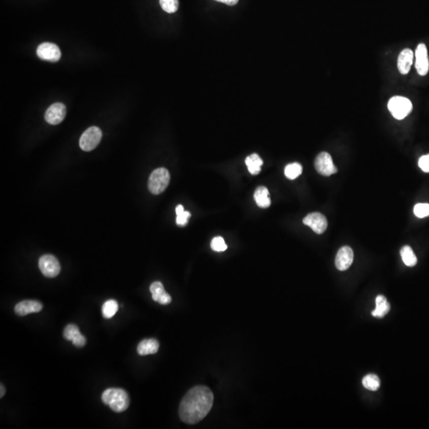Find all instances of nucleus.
Instances as JSON below:
<instances>
[{
  "instance_id": "obj_1",
  "label": "nucleus",
  "mask_w": 429,
  "mask_h": 429,
  "mask_svg": "<svg viewBox=\"0 0 429 429\" xmlns=\"http://www.w3.org/2000/svg\"><path fill=\"white\" fill-rule=\"evenodd\" d=\"M213 402V393L209 388L205 385L195 386L181 400L180 418L186 424H197L211 411Z\"/></svg>"
},
{
  "instance_id": "obj_2",
  "label": "nucleus",
  "mask_w": 429,
  "mask_h": 429,
  "mask_svg": "<svg viewBox=\"0 0 429 429\" xmlns=\"http://www.w3.org/2000/svg\"><path fill=\"white\" fill-rule=\"evenodd\" d=\"M103 402L115 413H122L130 406V398L124 389L109 388L103 393Z\"/></svg>"
},
{
  "instance_id": "obj_3",
  "label": "nucleus",
  "mask_w": 429,
  "mask_h": 429,
  "mask_svg": "<svg viewBox=\"0 0 429 429\" xmlns=\"http://www.w3.org/2000/svg\"><path fill=\"white\" fill-rule=\"evenodd\" d=\"M170 181V173L167 169H157L150 174L148 183L149 190L154 195H159L167 189Z\"/></svg>"
},
{
  "instance_id": "obj_4",
  "label": "nucleus",
  "mask_w": 429,
  "mask_h": 429,
  "mask_svg": "<svg viewBox=\"0 0 429 429\" xmlns=\"http://www.w3.org/2000/svg\"><path fill=\"white\" fill-rule=\"evenodd\" d=\"M388 109L395 119L402 120L412 112L413 104L406 97L393 96L388 103Z\"/></svg>"
},
{
  "instance_id": "obj_5",
  "label": "nucleus",
  "mask_w": 429,
  "mask_h": 429,
  "mask_svg": "<svg viewBox=\"0 0 429 429\" xmlns=\"http://www.w3.org/2000/svg\"><path fill=\"white\" fill-rule=\"evenodd\" d=\"M102 139V131L97 126H91L83 133L80 139V146L84 151L94 150Z\"/></svg>"
},
{
  "instance_id": "obj_6",
  "label": "nucleus",
  "mask_w": 429,
  "mask_h": 429,
  "mask_svg": "<svg viewBox=\"0 0 429 429\" xmlns=\"http://www.w3.org/2000/svg\"><path fill=\"white\" fill-rule=\"evenodd\" d=\"M39 269L46 278H55L60 272V265L57 257L52 254H45L39 259Z\"/></svg>"
},
{
  "instance_id": "obj_7",
  "label": "nucleus",
  "mask_w": 429,
  "mask_h": 429,
  "mask_svg": "<svg viewBox=\"0 0 429 429\" xmlns=\"http://www.w3.org/2000/svg\"><path fill=\"white\" fill-rule=\"evenodd\" d=\"M315 167L319 174L323 176H331L337 173L332 156L327 152H322L316 157Z\"/></svg>"
},
{
  "instance_id": "obj_8",
  "label": "nucleus",
  "mask_w": 429,
  "mask_h": 429,
  "mask_svg": "<svg viewBox=\"0 0 429 429\" xmlns=\"http://www.w3.org/2000/svg\"><path fill=\"white\" fill-rule=\"evenodd\" d=\"M37 55L42 60L51 62H57L61 57V53L58 46L50 42H44L41 44L37 50Z\"/></svg>"
},
{
  "instance_id": "obj_9",
  "label": "nucleus",
  "mask_w": 429,
  "mask_h": 429,
  "mask_svg": "<svg viewBox=\"0 0 429 429\" xmlns=\"http://www.w3.org/2000/svg\"><path fill=\"white\" fill-rule=\"evenodd\" d=\"M304 224L307 225L316 234H323L327 227V221L325 216L319 212L309 214L303 219Z\"/></svg>"
},
{
  "instance_id": "obj_10",
  "label": "nucleus",
  "mask_w": 429,
  "mask_h": 429,
  "mask_svg": "<svg viewBox=\"0 0 429 429\" xmlns=\"http://www.w3.org/2000/svg\"><path fill=\"white\" fill-rule=\"evenodd\" d=\"M415 56L416 71L419 75L422 77L427 75L429 70V59L427 47L424 43H420L417 46Z\"/></svg>"
},
{
  "instance_id": "obj_11",
  "label": "nucleus",
  "mask_w": 429,
  "mask_h": 429,
  "mask_svg": "<svg viewBox=\"0 0 429 429\" xmlns=\"http://www.w3.org/2000/svg\"><path fill=\"white\" fill-rule=\"evenodd\" d=\"M65 115L66 107L63 104L56 103L48 108L45 119L50 124L57 125L64 120Z\"/></svg>"
},
{
  "instance_id": "obj_12",
  "label": "nucleus",
  "mask_w": 429,
  "mask_h": 429,
  "mask_svg": "<svg viewBox=\"0 0 429 429\" xmlns=\"http://www.w3.org/2000/svg\"><path fill=\"white\" fill-rule=\"evenodd\" d=\"M354 260V252L349 247H343L340 249L336 257V268L339 271H347L350 268Z\"/></svg>"
},
{
  "instance_id": "obj_13",
  "label": "nucleus",
  "mask_w": 429,
  "mask_h": 429,
  "mask_svg": "<svg viewBox=\"0 0 429 429\" xmlns=\"http://www.w3.org/2000/svg\"><path fill=\"white\" fill-rule=\"evenodd\" d=\"M63 336L66 340L73 342V344L75 347H82L86 344L85 337L80 333L79 327L73 323H70L64 327Z\"/></svg>"
},
{
  "instance_id": "obj_14",
  "label": "nucleus",
  "mask_w": 429,
  "mask_h": 429,
  "mask_svg": "<svg viewBox=\"0 0 429 429\" xmlns=\"http://www.w3.org/2000/svg\"><path fill=\"white\" fill-rule=\"evenodd\" d=\"M150 291L154 302H158L160 305H162L171 303V296L166 291L162 283L160 281L153 282L150 286Z\"/></svg>"
},
{
  "instance_id": "obj_15",
  "label": "nucleus",
  "mask_w": 429,
  "mask_h": 429,
  "mask_svg": "<svg viewBox=\"0 0 429 429\" xmlns=\"http://www.w3.org/2000/svg\"><path fill=\"white\" fill-rule=\"evenodd\" d=\"M43 305L37 301H22L17 304L15 307V312L18 316H24L30 313H37L42 311Z\"/></svg>"
},
{
  "instance_id": "obj_16",
  "label": "nucleus",
  "mask_w": 429,
  "mask_h": 429,
  "mask_svg": "<svg viewBox=\"0 0 429 429\" xmlns=\"http://www.w3.org/2000/svg\"><path fill=\"white\" fill-rule=\"evenodd\" d=\"M413 57H414V54H413V50L408 48L402 50L398 56V70L403 75H406L410 71L413 63Z\"/></svg>"
},
{
  "instance_id": "obj_17",
  "label": "nucleus",
  "mask_w": 429,
  "mask_h": 429,
  "mask_svg": "<svg viewBox=\"0 0 429 429\" xmlns=\"http://www.w3.org/2000/svg\"><path fill=\"white\" fill-rule=\"evenodd\" d=\"M159 346L158 341L155 339L143 340L138 345L137 351L142 356L156 354L158 351Z\"/></svg>"
},
{
  "instance_id": "obj_18",
  "label": "nucleus",
  "mask_w": 429,
  "mask_h": 429,
  "mask_svg": "<svg viewBox=\"0 0 429 429\" xmlns=\"http://www.w3.org/2000/svg\"><path fill=\"white\" fill-rule=\"evenodd\" d=\"M376 309L372 312V316L377 318H382L388 314L390 309V305L388 302L387 299L382 295L377 296Z\"/></svg>"
},
{
  "instance_id": "obj_19",
  "label": "nucleus",
  "mask_w": 429,
  "mask_h": 429,
  "mask_svg": "<svg viewBox=\"0 0 429 429\" xmlns=\"http://www.w3.org/2000/svg\"><path fill=\"white\" fill-rule=\"evenodd\" d=\"M257 206L267 208L271 206V201L269 197V191L266 187L260 186L256 189L254 195Z\"/></svg>"
},
{
  "instance_id": "obj_20",
  "label": "nucleus",
  "mask_w": 429,
  "mask_h": 429,
  "mask_svg": "<svg viewBox=\"0 0 429 429\" xmlns=\"http://www.w3.org/2000/svg\"><path fill=\"white\" fill-rule=\"evenodd\" d=\"M246 164L249 172L253 175H257L261 172V167L263 164L262 160L257 154H253L246 158Z\"/></svg>"
},
{
  "instance_id": "obj_21",
  "label": "nucleus",
  "mask_w": 429,
  "mask_h": 429,
  "mask_svg": "<svg viewBox=\"0 0 429 429\" xmlns=\"http://www.w3.org/2000/svg\"><path fill=\"white\" fill-rule=\"evenodd\" d=\"M401 256H402L404 263L407 267H414L417 263V258H416V255L413 252V249L409 246H405V247H402V250H401Z\"/></svg>"
},
{
  "instance_id": "obj_22",
  "label": "nucleus",
  "mask_w": 429,
  "mask_h": 429,
  "mask_svg": "<svg viewBox=\"0 0 429 429\" xmlns=\"http://www.w3.org/2000/svg\"><path fill=\"white\" fill-rule=\"evenodd\" d=\"M118 309H119V305L117 302L115 300H108L103 305V316L106 319H111L116 314Z\"/></svg>"
},
{
  "instance_id": "obj_23",
  "label": "nucleus",
  "mask_w": 429,
  "mask_h": 429,
  "mask_svg": "<svg viewBox=\"0 0 429 429\" xmlns=\"http://www.w3.org/2000/svg\"><path fill=\"white\" fill-rule=\"evenodd\" d=\"M302 164L299 163H291V164H287L285 168V175L287 178L290 180L296 179V177H299L302 174Z\"/></svg>"
},
{
  "instance_id": "obj_24",
  "label": "nucleus",
  "mask_w": 429,
  "mask_h": 429,
  "mask_svg": "<svg viewBox=\"0 0 429 429\" xmlns=\"http://www.w3.org/2000/svg\"><path fill=\"white\" fill-rule=\"evenodd\" d=\"M362 385L366 389L371 391H376L381 385L379 378L375 375H368L362 379Z\"/></svg>"
},
{
  "instance_id": "obj_25",
  "label": "nucleus",
  "mask_w": 429,
  "mask_h": 429,
  "mask_svg": "<svg viewBox=\"0 0 429 429\" xmlns=\"http://www.w3.org/2000/svg\"><path fill=\"white\" fill-rule=\"evenodd\" d=\"M161 8L167 13H175L179 7L178 0H160Z\"/></svg>"
},
{
  "instance_id": "obj_26",
  "label": "nucleus",
  "mask_w": 429,
  "mask_h": 429,
  "mask_svg": "<svg viewBox=\"0 0 429 429\" xmlns=\"http://www.w3.org/2000/svg\"><path fill=\"white\" fill-rule=\"evenodd\" d=\"M211 247L214 251H216V252H223L227 249V246L221 236L214 238L211 243Z\"/></svg>"
},
{
  "instance_id": "obj_27",
  "label": "nucleus",
  "mask_w": 429,
  "mask_h": 429,
  "mask_svg": "<svg viewBox=\"0 0 429 429\" xmlns=\"http://www.w3.org/2000/svg\"><path fill=\"white\" fill-rule=\"evenodd\" d=\"M413 212L416 217H427L429 216V204H417L415 205Z\"/></svg>"
},
{
  "instance_id": "obj_28",
  "label": "nucleus",
  "mask_w": 429,
  "mask_h": 429,
  "mask_svg": "<svg viewBox=\"0 0 429 429\" xmlns=\"http://www.w3.org/2000/svg\"><path fill=\"white\" fill-rule=\"evenodd\" d=\"M190 216H191V214H190L189 212H186V211H184L181 213L177 214L176 223H177V225H179V226H185L187 223H188V220Z\"/></svg>"
},
{
  "instance_id": "obj_29",
  "label": "nucleus",
  "mask_w": 429,
  "mask_h": 429,
  "mask_svg": "<svg viewBox=\"0 0 429 429\" xmlns=\"http://www.w3.org/2000/svg\"><path fill=\"white\" fill-rule=\"evenodd\" d=\"M419 167L425 173H429V154L422 156L418 161Z\"/></svg>"
},
{
  "instance_id": "obj_30",
  "label": "nucleus",
  "mask_w": 429,
  "mask_h": 429,
  "mask_svg": "<svg viewBox=\"0 0 429 429\" xmlns=\"http://www.w3.org/2000/svg\"><path fill=\"white\" fill-rule=\"evenodd\" d=\"M217 2L223 3L229 6H234L238 4L239 0H216Z\"/></svg>"
},
{
  "instance_id": "obj_31",
  "label": "nucleus",
  "mask_w": 429,
  "mask_h": 429,
  "mask_svg": "<svg viewBox=\"0 0 429 429\" xmlns=\"http://www.w3.org/2000/svg\"><path fill=\"white\" fill-rule=\"evenodd\" d=\"M184 211L185 210H184V207H183L182 205H178V206L176 208V213H177V214L181 213V212H184Z\"/></svg>"
},
{
  "instance_id": "obj_32",
  "label": "nucleus",
  "mask_w": 429,
  "mask_h": 429,
  "mask_svg": "<svg viewBox=\"0 0 429 429\" xmlns=\"http://www.w3.org/2000/svg\"><path fill=\"white\" fill-rule=\"evenodd\" d=\"M0 389H1V393H0V398H2L5 395L6 393L5 387H4V385H3L2 383H1V385H0Z\"/></svg>"
}]
</instances>
